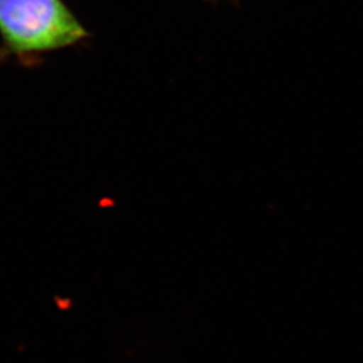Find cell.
I'll list each match as a JSON object with an SVG mask.
<instances>
[{"instance_id":"obj_1","label":"cell","mask_w":363,"mask_h":363,"mask_svg":"<svg viewBox=\"0 0 363 363\" xmlns=\"http://www.w3.org/2000/svg\"><path fill=\"white\" fill-rule=\"evenodd\" d=\"M88 37L62 0H0V57L31 61Z\"/></svg>"}]
</instances>
